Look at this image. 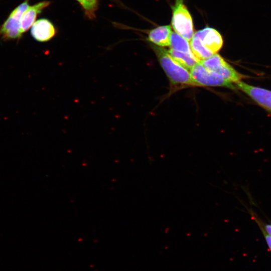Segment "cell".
Masks as SVG:
<instances>
[{"instance_id":"1","label":"cell","mask_w":271,"mask_h":271,"mask_svg":"<svg viewBox=\"0 0 271 271\" xmlns=\"http://www.w3.org/2000/svg\"><path fill=\"white\" fill-rule=\"evenodd\" d=\"M160 63L172 84L195 86L189 70L185 68L161 47L154 46Z\"/></svg>"},{"instance_id":"2","label":"cell","mask_w":271,"mask_h":271,"mask_svg":"<svg viewBox=\"0 0 271 271\" xmlns=\"http://www.w3.org/2000/svg\"><path fill=\"white\" fill-rule=\"evenodd\" d=\"M172 26L176 33L191 41L194 35L193 23L191 16L183 0H175L172 7Z\"/></svg>"},{"instance_id":"3","label":"cell","mask_w":271,"mask_h":271,"mask_svg":"<svg viewBox=\"0 0 271 271\" xmlns=\"http://www.w3.org/2000/svg\"><path fill=\"white\" fill-rule=\"evenodd\" d=\"M190 71L195 86H221L231 89L237 88L234 83L226 80L219 74L207 69L200 62L195 65Z\"/></svg>"},{"instance_id":"4","label":"cell","mask_w":271,"mask_h":271,"mask_svg":"<svg viewBox=\"0 0 271 271\" xmlns=\"http://www.w3.org/2000/svg\"><path fill=\"white\" fill-rule=\"evenodd\" d=\"M30 6L25 0L17 7L0 27V39L4 41L19 39L23 35L21 31L22 17Z\"/></svg>"},{"instance_id":"5","label":"cell","mask_w":271,"mask_h":271,"mask_svg":"<svg viewBox=\"0 0 271 271\" xmlns=\"http://www.w3.org/2000/svg\"><path fill=\"white\" fill-rule=\"evenodd\" d=\"M200 63L207 69L219 74L233 83H236L246 77L237 72L217 53L208 59L201 61Z\"/></svg>"},{"instance_id":"6","label":"cell","mask_w":271,"mask_h":271,"mask_svg":"<svg viewBox=\"0 0 271 271\" xmlns=\"http://www.w3.org/2000/svg\"><path fill=\"white\" fill-rule=\"evenodd\" d=\"M235 85L259 105L271 113V91L249 85L241 80L236 82Z\"/></svg>"},{"instance_id":"7","label":"cell","mask_w":271,"mask_h":271,"mask_svg":"<svg viewBox=\"0 0 271 271\" xmlns=\"http://www.w3.org/2000/svg\"><path fill=\"white\" fill-rule=\"evenodd\" d=\"M202 46L213 54L217 53L222 48L223 40L218 31L207 27L197 31L194 34Z\"/></svg>"},{"instance_id":"8","label":"cell","mask_w":271,"mask_h":271,"mask_svg":"<svg viewBox=\"0 0 271 271\" xmlns=\"http://www.w3.org/2000/svg\"><path fill=\"white\" fill-rule=\"evenodd\" d=\"M31 34L34 39L41 42L51 40L56 34L53 24L46 19L36 21L31 27Z\"/></svg>"},{"instance_id":"9","label":"cell","mask_w":271,"mask_h":271,"mask_svg":"<svg viewBox=\"0 0 271 271\" xmlns=\"http://www.w3.org/2000/svg\"><path fill=\"white\" fill-rule=\"evenodd\" d=\"M50 4V2L49 1H43L28 8L21 18V31L22 34L31 28L35 22L37 16Z\"/></svg>"},{"instance_id":"10","label":"cell","mask_w":271,"mask_h":271,"mask_svg":"<svg viewBox=\"0 0 271 271\" xmlns=\"http://www.w3.org/2000/svg\"><path fill=\"white\" fill-rule=\"evenodd\" d=\"M172 33L170 25L158 26L150 31L148 40L159 47L168 46H170Z\"/></svg>"},{"instance_id":"11","label":"cell","mask_w":271,"mask_h":271,"mask_svg":"<svg viewBox=\"0 0 271 271\" xmlns=\"http://www.w3.org/2000/svg\"><path fill=\"white\" fill-rule=\"evenodd\" d=\"M168 52L178 63L190 71L199 62L193 54L181 52L171 49L168 50Z\"/></svg>"},{"instance_id":"12","label":"cell","mask_w":271,"mask_h":271,"mask_svg":"<svg viewBox=\"0 0 271 271\" xmlns=\"http://www.w3.org/2000/svg\"><path fill=\"white\" fill-rule=\"evenodd\" d=\"M170 47L176 51L193 54L188 41L176 32L171 34Z\"/></svg>"},{"instance_id":"13","label":"cell","mask_w":271,"mask_h":271,"mask_svg":"<svg viewBox=\"0 0 271 271\" xmlns=\"http://www.w3.org/2000/svg\"><path fill=\"white\" fill-rule=\"evenodd\" d=\"M190 45L193 54L199 62L208 59L214 54L205 48L199 39L194 35L190 41Z\"/></svg>"},{"instance_id":"14","label":"cell","mask_w":271,"mask_h":271,"mask_svg":"<svg viewBox=\"0 0 271 271\" xmlns=\"http://www.w3.org/2000/svg\"><path fill=\"white\" fill-rule=\"evenodd\" d=\"M82 6L86 16L89 19H94L98 8V0H76Z\"/></svg>"},{"instance_id":"15","label":"cell","mask_w":271,"mask_h":271,"mask_svg":"<svg viewBox=\"0 0 271 271\" xmlns=\"http://www.w3.org/2000/svg\"><path fill=\"white\" fill-rule=\"evenodd\" d=\"M254 220L258 225L260 229L263 230L268 235L271 236V224L265 223L261 222L255 216L252 215Z\"/></svg>"},{"instance_id":"16","label":"cell","mask_w":271,"mask_h":271,"mask_svg":"<svg viewBox=\"0 0 271 271\" xmlns=\"http://www.w3.org/2000/svg\"><path fill=\"white\" fill-rule=\"evenodd\" d=\"M264 237L267 246L271 252V236L268 235L263 230L260 229Z\"/></svg>"}]
</instances>
